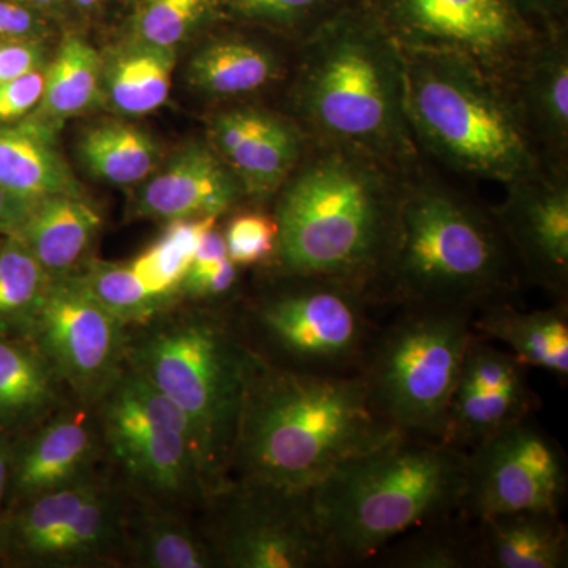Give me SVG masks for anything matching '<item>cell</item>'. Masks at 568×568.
I'll list each match as a JSON object with an SVG mask.
<instances>
[{
    "label": "cell",
    "instance_id": "6da1fadb",
    "mask_svg": "<svg viewBox=\"0 0 568 568\" xmlns=\"http://www.w3.org/2000/svg\"><path fill=\"white\" fill-rule=\"evenodd\" d=\"M409 173L358 149L310 140L275 196L276 275L338 280L373 301Z\"/></svg>",
    "mask_w": 568,
    "mask_h": 568
},
{
    "label": "cell",
    "instance_id": "7a4b0ae2",
    "mask_svg": "<svg viewBox=\"0 0 568 568\" xmlns=\"http://www.w3.org/2000/svg\"><path fill=\"white\" fill-rule=\"evenodd\" d=\"M290 114L310 140L358 149L413 171L402 48L365 0H345L297 44Z\"/></svg>",
    "mask_w": 568,
    "mask_h": 568
},
{
    "label": "cell",
    "instance_id": "3957f363",
    "mask_svg": "<svg viewBox=\"0 0 568 568\" xmlns=\"http://www.w3.org/2000/svg\"><path fill=\"white\" fill-rule=\"evenodd\" d=\"M398 432L373 405L362 372L316 375L261 358L246 390L231 478L313 489Z\"/></svg>",
    "mask_w": 568,
    "mask_h": 568
},
{
    "label": "cell",
    "instance_id": "277c9868",
    "mask_svg": "<svg viewBox=\"0 0 568 568\" xmlns=\"http://www.w3.org/2000/svg\"><path fill=\"white\" fill-rule=\"evenodd\" d=\"M519 265L488 209L416 168L406 175L376 305L470 312L511 301Z\"/></svg>",
    "mask_w": 568,
    "mask_h": 568
},
{
    "label": "cell",
    "instance_id": "5b68a950",
    "mask_svg": "<svg viewBox=\"0 0 568 568\" xmlns=\"http://www.w3.org/2000/svg\"><path fill=\"white\" fill-rule=\"evenodd\" d=\"M467 454L398 432L313 488L336 566L375 558L396 538L463 510Z\"/></svg>",
    "mask_w": 568,
    "mask_h": 568
},
{
    "label": "cell",
    "instance_id": "8992f818",
    "mask_svg": "<svg viewBox=\"0 0 568 568\" xmlns=\"http://www.w3.org/2000/svg\"><path fill=\"white\" fill-rule=\"evenodd\" d=\"M402 51L407 121L420 153L503 185L547 163L503 81L458 55Z\"/></svg>",
    "mask_w": 568,
    "mask_h": 568
},
{
    "label": "cell",
    "instance_id": "52a82bcc",
    "mask_svg": "<svg viewBox=\"0 0 568 568\" xmlns=\"http://www.w3.org/2000/svg\"><path fill=\"white\" fill-rule=\"evenodd\" d=\"M260 361L230 321L211 313L163 320L129 339L126 366L173 399L196 426L212 496L231 481L246 390Z\"/></svg>",
    "mask_w": 568,
    "mask_h": 568
},
{
    "label": "cell",
    "instance_id": "ba28073f",
    "mask_svg": "<svg viewBox=\"0 0 568 568\" xmlns=\"http://www.w3.org/2000/svg\"><path fill=\"white\" fill-rule=\"evenodd\" d=\"M377 328L362 375L373 405L399 432L440 440L457 388L474 313L448 306L399 308Z\"/></svg>",
    "mask_w": 568,
    "mask_h": 568
},
{
    "label": "cell",
    "instance_id": "9c48e42d",
    "mask_svg": "<svg viewBox=\"0 0 568 568\" xmlns=\"http://www.w3.org/2000/svg\"><path fill=\"white\" fill-rule=\"evenodd\" d=\"M286 290L265 295L252 321L267 349V364L316 375L362 372L377 328L375 302L353 284L324 276L282 275Z\"/></svg>",
    "mask_w": 568,
    "mask_h": 568
},
{
    "label": "cell",
    "instance_id": "30bf717a",
    "mask_svg": "<svg viewBox=\"0 0 568 568\" xmlns=\"http://www.w3.org/2000/svg\"><path fill=\"white\" fill-rule=\"evenodd\" d=\"M100 402L108 446L134 485L155 499H211L200 433L173 399L126 366Z\"/></svg>",
    "mask_w": 568,
    "mask_h": 568
},
{
    "label": "cell",
    "instance_id": "8fae6325",
    "mask_svg": "<svg viewBox=\"0 0 568 568\" xmlns=\"http://www.w3.org/2000/svg\"><path fill=\"white\" fill-rule=\"evenodd\" d=\"M211 503L215 514L207 540L219 567H338L316 514L313 489L231 478Z\"/></svg>",
    "mask_w": 568,
    "mask_h": 568
},
{
    "label": "cell",
    "instance_id": "7c38bea8",
    "mask_svg": "<svg viewBox=\"0 0 568 568\" xmlns=\"http://www.w3.org/2000/svg\"><path fill=\"white\" fill-rule=\"evenodd\" d=\"M403 50L435 51L476 63L510 88L548 31L506 0H365Z\"/></svg>",
    "mask_w": 568,
    "mask_h": 568
},
{
    "label": "cell",
    "instance_id": "4fadbf2b",
    "mask_svg": "<svg viewBox=\"0 0 568 568\" xmlns=\"http://www.w3.org/2000/svg\"><path fill=\"white\" fill-rule=\"evenodd\" d=\"M28 339L82 402H100L123 372L125 324L73 275L52 278Z\"/></svg>",
    "mask_w": 568,
    "mask_h": 568
},
{
    "label": "cell",
    "instance_id": "5bb4252c",
    "mask_svg": "<svg viewBox=\"0 0 568 568\" xmlns=\"http://www.w3.org/2000/svg\"><path fill=\"white\" fill-rule=\"evenodd\" d=\"M568 489L564 450L529 417L467 454L463 510L470 519L514 511H562Z\"/></svg>",
    "mask_w": 568,
    "mask_h": 568
},
{
    "label": "cell",
    "instance_id": "9a60e30c",
    "mask_svg": "<svg viewBox=\"0 0 568 568\" xmlns=\"http://www.w3.org/2000/svg\"><path fill=\"white\" fill-rule=\"evenodd\" d=\"M491 209L519 271L558 301L568 293V164L545 163L506 185Z\"/></svg>",
    "mask_w": 568,
    "mask_h": 568
},
{
    "label": "cell",
    "instance_id": "2e32d148",
    "mask_svg": "<svg viewBox=\"0 0 568 568\" xmlns=\"http://www.w3.org/2000/svg\"><path fill=\"white\" fill-rule=\"evenodd\" d=\"M207 138L237 175L246 200L256 203L276 196L310 144L290 112L246 103L213 112Z\"/></svg>",
    "mask_w": 568,
    "mask_h": 568
},
{
    "label": "cell",
    "instance_id": "e0dca14e",
    "mask_svg": "<svg viewBox=\"0 0 568 568\" xmlns=\"http://www.w3.org/2000/svg\"><path fill=\"white\" fill-rule=\"evenodd\" d=\"M244 200L241 181L215 149L209 142H192L145 179L132 209L140 219L162 222L220 219Z\"/></svg>",
    "mask_w": 568,
    "mask_h": 568
},
{
    "label": "cell",
    "instance_id": "ac0fdd59",
    "mask_svg": "<svg viewBox=\"0 0 568 568\" xmlns=\"http://www.w3.org/2000/svg\"><path fill=\"white\" fill-rule=\"evenodd\" d=\"M97 448L95 426L84 410H63L52 417L31 439L18 444L6 514L24 500L91 474Z\"/></svg>",
    "mask_w": 568,
    "mask_h": 568
},
{
    "label": "cell",
    "instance_id": "d6986e66",
    "mask_svg": "<svg viewBox=\"0 0 568 568\" xmlns=\"http://www.w3.org/2000/svg\"><path fill=\"white\" fill-rule=\"evenodd\" d=\"M519 115L545 162L568 164V39L566 28L541 37L511 80Z\"/></svg>",
    "mask_w": 568,
    "mask_h": 568
},
{
    "label": "cell",
    "instance_id": "ffe728a7",
    "mask_svg": "<svg viewBox=\"0 0 568 568\" xmlns=\"http://www.w3.org/2000/svg\"><path fill=\"white\" fill-rule=\"evenodd\" d=\"M287 74L290 63L282 51L242 33L212 37L186 65L190 88L219 102L252 99L274 89Z\"/></svg>",
    "mask_w": 568,
    "mask_h": 568
},
{
    "label": "cell",
    "instance_id": "44dd1931",
    "mask_svg": "<svg viewBox=\"0 0 568 568\" xmlns=\"http://www.w3.org/2000/svg\"><path fill=\"white\" fill-rule=\"evenodd\" d=\"M473 328L480 338L508 347L528 368L544 369L567 383V302L532 312L517 308L511 301L497 302L474 313Z\"/></svg>",
    "mask_w": 568,
    "mask_h": 568
},
{
    "label": "cell",
    "instance_id": "7402d4cb",
    "mask_svg": "<svg viewBox=\"0 0 568 568\" xmlns=\"http://www.w3.org/2000/svg\"><path fill=\"white\" fill-rule=\"evenodd\" d=\"M102 215L84 194H54L32 203L18 235L51 278L74 274L102 227Z\"/></svg>",
    "mask_w": 568,
    "mask_h": 568
},
{
    "label": "cell",
    "instance_id": "603a6c76",
    "mask_svg": "<svg viewBox=\"0 0 568 568\" xmlns=\"http://www.w3.org/2000/svg\"><path fill=\"white\" fill-rule=\"evenodd\" d=\"M481 567L566 568L568 532L558 511L528 510L474 519Z\"/></svg>",
    "mask_w": 568,
    "mask_h": 568
},
{
    "label": "cell",
    "instance_id": "cb8c5ba5",
    "mask_svg": "<svg viewBox=\"0 0 568 568\" xmlns=\"http://www.w3.org/2000/svg\"><path fill=\"white\" fill-rule=\"evenodd\" d=\"M0 186L22 201L82 194L55 142V132L36 121L0 129Z\"/></svg>",
    "mask_w": 568,
    "mask_h": 568
},
{
    "label": "cell",
    "instance_id": "d4e9b609",
    "mask_svg": "<svg viewBox=\"0 0 568 568\" xmlns=\"http://www.w3.org/2000/svg\"><path fill=\"white\" fill-rule=\"evenodd\" d=\"M178 61L174 48L130 37L102 55V99L123 115H144L170 99Z\"/></svg>",
    "mask_w": 568,
    "mask_h": 568
},
{
    "label": "cell",
    "instance_id": "484cf974",
    "mask_svg": "<svg viewBox=\"0 0 568 568\" xmlns=\"http://www.w3.org/2000/svg\"><path fill=\"white\" fill-rule=\"evenodd\" d=\"M58 383L31 339L0 335V433L14 435L50 416Z\"/></svg>",
    "mask_w": 568,
    "mask_h": 568
},
{
    "label": "cell",
    "instance_id": "4316f807",
    "mask_svg": "<svg viewBox=\"0 0 568 568\" xmlns=\"http://www.w3.org/2000/svg\"><path fill=\"white\" fill-rule=\"evenodd\" d=\"M44 91L32 121L58 133L63 122L102 102V54L78 33L62 40L44 69Z\"/></svg>",
    "mask_w": 568,
    "mask_h": 568
},
{
    "label": "cell",
    "instance_id": "83f0119b",
    "mask_svg": "<svg viewBox=\"0 0 568 568\" xmlns=\"http://www.w3.org/2000/svg\"><path fill=\"white\" fill-rule=\"evenodd\" d=\"M78 155L93 178L123 186L144 182L155 173L160 148L151 134L133 123L104 121L82 132Z\"/></svg>",
    "mask_w": 568,
    "mask_h": 568
},
{
    "label": "cell",
    "instance_id": "f1b7e54d",
    "mask_svg": "<svg viewBox=\"0 0 568 568\" xmlns=\"http://www.w3.org/2000/svg\"><path fill=\"white\" fill-rule=\"evenodd\" d=\"M372 560L390 568L481 567L476 523L459 510L396 538Z\"/></svg>",
    "mask_w": 568,
    "mask_h": 568
},
{
    "label": "cell",
    "instance_id": "f546056e",
    "mask_svg": "<svg viewBox=\"0 0 568 568\" xmlns=\"http://www.w3.org/2000/svg\"><path fill=\"white\" fill-rule=\"evenodd\" d=\"M536 403L529 386L499 392L455 390L440 443L469 454L500 429L529 417Z\"/></svg>",
    "mask_w": 568,
    "mask_h": 568
},
{
    "label": "cell",
    "instance_id": "4dcf8cb0",
    "mask_svg": "<svg viewBox=\"0 0 568 568\" xmlns=\"http://www.w3.org/2000/svg\"><path fill=\"white\" fill-rule=\"evenodd\" d=\"M133 559L151 568H211L219 566L207 537L163 511L145 510L123 525Z\"/></svg>",
    "mask_w": 568,
    "mask_h": 568
},
{
    "label": "cell",
    "instance_id": "1f68e13d",
    "mask_svg": "<svg viewBox=\"0 0 568 568\" xmlns=\"http://www.w3.org/2000/svg\"><path fill=\"white\" fill-rule=\"evenodd\" d=\"M51 275L18 235L0 242V335L28 338Z\"/></svg>",
    "mask_w": 568,
    "mask_h": 568
},
{
    "label": "cell",
    "instance_id": "d6a6232c",
    "mask_svg": "<svg viewBox=\"0 0 568 568\" xmlns=\"http://www.w3.org/2000/svg\"><path fill=\"white\" fill-rule=\"evenodd\" d=\"M216 222L213 216L168 222L162 237L134 257L130 267L152 293L178 297L197 246Z\"/></svg>",
    "mask_w": 568,
    "mask_h": 568
},
{
    "label": "cell",
    "instance_id": "836d02e7",
    "mask_svg": "<svg viewBox=\"0 0 568 568\" xmlns=\"http://www.w3.org/2000/svg\"><path fill=\"white\" fill-rule=\"evenodd\" d=\"M89 294L123 324L152 323L175 301L152 293L129 264L89 263L81 274H71Z\"/></svg>",
    "mask_w": 568,
    "mask_h": 568
},
{
    "label": "cell",
    "instance_id": "e575fe53",
    "mask_svg": "<svg viewBox=\"0 0 568 568\" xmlns=\"http://www.w3.org/2000/svg\"><path fill=\"white\" fill-rule=\"evenodd\" d=\"M219 0H141L133 18L134 39L174 48L219 17Z\"/></svg>",
    "mask_w": 568,
    "mask_h": 568
},
{
    "label": "cell",
    "instance_id": "d590c367",
    "mask_svg": "<svg viewBox=\"0 0 568 568\" xmlns=\"http://www.w3.org/2000/svg\"><path fill=\"white\" fill-rule=\"evenodd\" d=\"M233 17L290 37L297 44L345 0H219Z\"/></svg>",
    "mask_w": 568,
    "mask_h": 568
},
{
    "label": "cell",
    "instance_id": "8d00e7d4",
    "mask_svg": "<svg viewBox=\"0 0 568 568\" xmlns=\"http://www.w3.org/2000/svg\"><path fill=\"white\" fill-rule=\"evenodd\" d=\"M526 368L528 366L514 354L476 335L467 346L455 390L499 392L526 387Z\"/></svg>",
    "mask_w": 568,
    "mask_h": 568
},
{
    "label": "cell",
    "instance_id": "74e56055",
    "mask_svg": "<svg viewBox=\"0 0 568 568\" xmlns=\"http://www.w3.org/2000/svg\"><path fill=\"white\" fill-rule=\"evenodd\" d=\"M223 237L227 257L239 267L272 263L278 239L274 213H235L224 227Z\"/></svg>",
    "mask_w": 568,
    "mask_h": 568
},
{
    "label": "cell",
    "instance_id": "f35d334b",
    "mask_svg": "<svg viewBox=\"0 0 568 568\" xmlns=\"http://www.w3.org/2000/svg\"><path fill=\"white\" fill-rule=\"evenodd\" d=\"M239 265L230 257L193 260L183 278L181 293L192 298H220L234 290L239 282Z\"/></svg>",
    "mask_w": 568,
    "mask_h": 568
},
{
    "label": "cell",
    "instance_id": "ab89813d",
    "mask_svg": "<svg viewBox=\"0 0 568 568\" xmlns=\"http://www.w3.org/2000/svg\"><path fill=\"white\" fill-rule=\"evenodd\" d=\"M44 69L47 65L0 84V122L17 121L36 111L43 97Z\"/></svg>",
    "mask_w": 568,
    "mask_h": 568
},
{
    "label": "cell",
    "instance_id": "60d3db41",
    "mask_svg": "<svg viewBox=\"0 0 568 568\" xmlns=\"http://www.w3.org/2000/svg\"><path fill=\"white\" fill-rule=\"evenodd\" d=\"M47 65V50L40 40L0 41V84Z\"/></svg>",
    "mask_w": 568,
    "mask_h": 568
},
{
    "label": "cell",
    "instance_id": "b9f144b4",
    "mask_svg": "<svg viewBox=\"0 0 568 568\" xmlns=\"http://www.w3.org/2000/svg\"><path fill=\"white\" fill-rule=\"evenodd\" d=\"M43 33V24L31 9L21 3L0 0V41H41Z\"/></svg>",
    "mask_w": 568,
    "mask_h": 568
},
{
    "label": "cell",
    "instance_id": "7bdbcfd3",
    "mask_svg": "<svg viewBox=\"0 0 568 568\" xmlns=\"http://www.w3.org/2000/svg\"><path fill=\"white\" fill-rule=\"evenodd\" d=\"M521 17L541 31L566 28L567 0H506Z\"/></svg>",
    "mask_w": 568,
    "mask_h": 568
},
{
    "label": "cell",
    "instance_id": "ee69618b",
    "mask_svg": "<svg viewBox=\"0 0 568 568\" xmlns=\"http://www.w3.org/2000/svg\"><path fill=\"white\" fill-rule=\"evenodd\" d=\"M18 443H14L13 435L0 433V523L6 517L7 497H9L11 467H13L14 454Z\"/></svg>",
    "mask_w": 568,
    "mask_h": 568
},
{
    "label": "cell",
    "instance_id": "f6af8a7d",
    "mask_svg": "<svg viewBox=\"0 0 568 568\" xmlns=\"http://www.w3.org/2000/svg\"><path fill=\"white\" fill-rule=\"evenodd\" d=\"M31 205L29 201H22L0 186V231L6 234L11 233Z\"/></svg>",
    "mask_w": 568,
    "mask_h": 568
},
{
    "label": "cell",
    "instance_id": "bcb514c9",
    "mask_svg": "<svg viewBox=\"0 0 568 568\" xmlns=\"http://www.w3.org/2000/svg\"><path fill=\"white\" fill-rule=\"evenodd\" d=\"M78 9L91 10L93 7L99 6L102 0H71Z\"/></svg>",
    "mask_w": 568,
    "mask_h": 568
},
{
    "label": "cell",
    "instance_id": "7dc6e473",
    "mask_svg": "<svg viewBox=\"0 0 568 568\" xmlns=\"http://www.w3.org/2000/svg\"><path fill=\"white\" fill-rule=\"evenodd\" d=\"M21 2L29 3L32 7H40V9H48V7L55 6L59 0H21Z\"/></svg>",
    "mask_w": 568,
    "mask_h": 568
},
{
    "label": "cell",
    "instance_id": "c3c4849f",
    "mask_svg": "<svg viewBox=\"0 0 568 568\" xmlns=\"http://www.w3.org/2000/svg\"><path fill=\"white\" fill-rule=\"evenodd\" d=\"M0 560H2V558H0Z\"/></svg>",
    "mask_w": 568,
    "mask_h": 568
}]
</instances>
